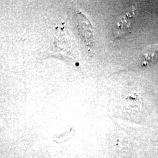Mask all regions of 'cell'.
Instances as JSON below:
<instances>
[{
  "label": "cell",
  "instance_id": "1",
  "mask_svg": "<svg viewBox=\"0 0 158 158\" xmlns=\"http://www.w3.org/2000/svg\"><path fill=\"white\" fill-rule=\"evenodd\" d=\"M136 11L134 6H130L119 18L113 31L115 37L119 38L129 33L134 23Z\"/></svg>",
  "mask_w": 158,
  "mask_h": 158
},
{
  "label": "cell",
  "instance_id": "2",
  "mask_svg": "<svg viewBox=\"0 0 158 158\" xmlns=\"http://www.w3.org/2000/svg\"><path fill=\"white\" fill-rule=\"evenodd\" d=\"M158 61V44L149 46L143 51L140 59L141 66H146Z\"/></svg>",
  "mask_w": 158,
  "mask_h": 158
}]
</instances>
